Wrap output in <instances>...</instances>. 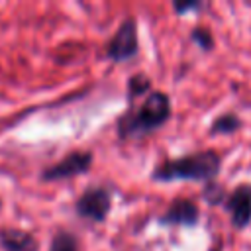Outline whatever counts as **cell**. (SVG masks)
Instances as JSON below:
<instances>
[{
    "label": "cell",
    "instance_id": "obj_9",
    "mask_svg": "<svg viewBox=\"0 0 251 251\" xmlns=\"http://www.w3.org/2000/svg\"><path fill=\"white\" fill-rule=\"evenodd\" d=\"M151 92V78L145 73H133L127 78V102L133 104L135 98H145Z\"/></svg>",
    "mask_w": 251,
    "mask_h": 251
},
{
    "label": "cell",
    "instance_id": "obj_3",
    "mask_svg": "<svg viewBox=\"0 0 251 251\" xmlns=\"http://www.w3.org/2000/svg\"><path fill=\"white\" fill-rule=\"evenodd\" d=\"M139 55V33L133 16H126L106 45V57L112 63H126Z\"/></svg>",
    "mask_w": 251,
    "mask_h": 251
},
{
    "label": "cell",
    "instance_id": "obj_8",
    "mask_svg": "<svg viewBox=\"0 0 251 251\" xmlns=\"http://www.w3.org/2000/svg\"><path fill=\"white\" fill-rule=\"evenodd\" d=\"M243 127V120L235 112H224L216 116L210 124V135H231Z\"/></svg>",
    "mask_w": 251,
    "mask_h": 251
},
{
    "label": "cell",
    "instance_id": "obj_10",
    "mask_svg": "<svg viewBox=\"0 0 251 251\" xmlns=\"http://www.w3.org/2000/svg\"><path fill=\"white\" fill-rule=\"evenodd\" d=\"M190 41L196 43L202 51H212L214 45H216V39H214L212 31L208 27H204V25H194L190 29Z\"/></svg>",
    "mask_w": 251,
    "mask_h": 251
},
{
    "label": "cell",
    "instance_id": "obj_2",
    "mask_svg": "<svg viewBox=\"0 0 251 251\" xmlns=\"http://www.w3.org/2000/svg\"><path fill=\"white\" fill-rule=\"evenodd\" d=\"M222 171V155L214 149L186 153L175 159H163L151 171L153 182H212Z\"/></svg>",
    "mask_w": 251,
    "mask_h": 251
},
{
    "label": "cell",
    "instance_id": "obj_11",
    "mask_svg": "<svg viewBox=\"0 0 251 251\" xmlns=\"http://www.w3.org/2000/svg\"><path fill=\"white\" fill-rule=\"evenodd\" d=\"M6 247H10L12 251H35V241L31 235L27 233H16V235H8L4 237Z\"/></svg>",
    "mask_w": 251,
    "mask_h": 251
},
{
    "label": "cell",
    "instance_id": "obj_6",
    "mask_svg": "<svg viewBox=\"0 0 251 251\" xmlns=\"http://www.w3.org/2000/svg\"><path fill=\"white\" fill-rule=\"evenodd\" d=\"M200 222V206L190 198H175L157 218L165 227H194Z\"/></svg>",
    "mask_w": 251,
    "mask_h": 251
},
{
    "label": "cell",
    "instance_id": "obj_13",
    "mask_svg": "<svg viewBox=\"0 0 251 251\" xmlns=\"http://www.w3.org/2000/svg\"><path fill=\"white\" fill-rule=\"evenodd\" d=\"M51 251H78L76 239L71 233H59L51 241Z\"/></svg>",
    "mask_w": 251,
    "mask_h": 251
},
{
    "label": "cell",
    "instance_id": "obj_12",
    "mask_svg": "<svg viewBox=\"0 0 251 251\" xmlns=\"http://www.w3.org/2000/svg\"><path fill=\"white\" fill-rule=\"evenodd\" d=\"M226 190L222 184H216L214 180L212 182H206L204 184V190H202V198L210 204V206H222L224 204V198H226Z\"/></svg>",
    "mask_w": 251,
    "mask_h": 251
},
{
    "label": "cell",
    "instance_id": "obj_5",
    "mask_svg": "<svg viewBox=\"0 0 251 251\" xmlns=\"http://www.w3.org/2000/svg\"><path fill=\"white\" fill-rule=\"evenodd\" d=\"M224 210L235 229H245L251 226V182H241L229 190L224 198Z\"/></svg>",
    "mask_w": 251,
    "mask_h": 251
},
{
    "label": "cell",
    "instance_id": "obj_14",
    "mask_svg": "<svg viewBox=\"0 0 251 251\" xmlns=\"http://www.w3.org/2000/svg\"><path fill=\"white\" fill-rule=\"evenodd\" d=\"M204 4L200 0H184V2H173V10L176 16H186L190 12H200Z\"/></svg>",
    "mask_w": 251,
    "mask_h": 251
},
{
    "label": "cell",
    "instance_id": "obj_4",
    "mask_svg": "<svg viewBox=\"0 0 251 251\" xmlns=\"http://www.w3.org/2000/svg\"><path fill=\"white\" fill-rule=\"evenodd\" d=\"M75 210L80 218L100 224L112 210V192L104 186H90L78 196Z\"/></svg>",
    "mask_w": 251,
    "mask_h": 251
},
{
    "label": "cell",
    "instance_id": "obj_1",
    "mask_svg": "<svg viewBox=\"0 0 251 251\" xmlns=\"http://www.w3.org/2000/svg\"><path fill=\"white\" fill-rule=\"evenodd\" d=\"M173 116V104L167 92L151 90L137 106H129L116 122V133L122 141L145 137L163 124H167Z\"/></svg>",
    "mask_w": 251,
    "mask_h": 251
},
{
    "label": "cell",
    "instance_id": "obj_7",
    "mask_svg": "<svg viewBox=\"0 0 251 251\" xmlns=\"http://www.w3.org/2000/svg\"><path fill=\"white\" fill-rule=\"evenodd\" d=\"M92 165V153L90 151H75L69 153L67 157H63L57 165L45 169L43 178L45 180H63V178H71V176H78L82 173H86Z\"/></svg>",
    "mask_w": 251,
    "mask_h": 251
}]
</instances>
